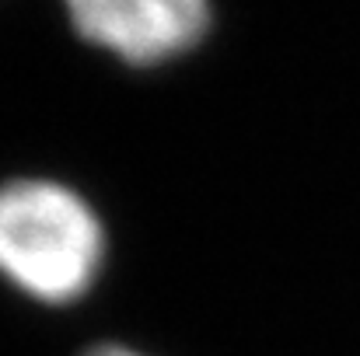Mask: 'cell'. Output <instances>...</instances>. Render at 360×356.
<instances>
[{"mask_svg": "<svg viewBox=\"0 0 360 356\" xmlns=\"http://www.w3.org/2000/svg\"><path fill=\"white\" fill-rule=\"evenodd\" d=\"M63 7L88 42L136 67L182 56L210 25L207 0H63Z\"/></svg>", "mask_w": 360, "mask_h": 356, "instance_id": "obj_2", "label": "cell"}, {"mask_svg": "<svg viewBox=\"0 0 360 356\" xmlns=\"http://www.w3.org/2000/svg\"><path fill=\"white\" fill-rule=\"evenodd\" d=\"M88 356H140V353H133L126 346H98V350H91Z\"/></svg>", "mask_w": 360, "mask_h": 356, "instance_id": "obj_3", "label": "cell"}, {"mask_svg": "<svg viewBox=\"0 0 360 356\" xmlns=\"http://www.w3.org/2000/svg\"><path fill=\"white\" fill-rule=\"evenodd\" d=\"M105 235L67 185L25 178L0 189V276L42 304H70L95 283Z\"/></svg>", "mask_w": 360, "mask_h": 356, "instance_id": "obj_1", "label": "cell"}]
</instances>
